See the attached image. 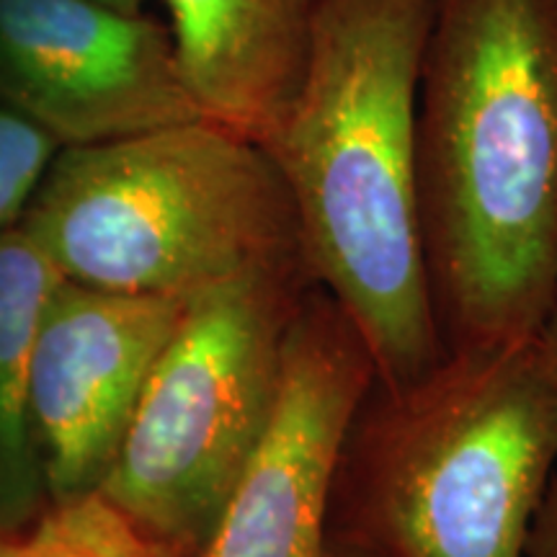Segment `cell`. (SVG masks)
<instances>
[{"mask_svg": "<svg viewBox=\"0 0 557 557\" xmlns=\"http://www.w3.org/2000/svg\"><path fill=\"white\" fill-rule=\"evenodd\" d=\"M416 189L444 348L537 336L557 302V0H434Z\"/></svg>", "mask_w": 557, "mask_h": 557, "instance_id": "1", "label": "cell"}, {"mask_svg": "<svg viewBox=\"0 0 557 557\" xmlns=\"http://www.w3.org/2000/svg\"><path fill=\"white\" fill-rule=\"evenodd\" d=\"M434 0H320L295 99L259 143L282 173L312 282L357 325L380 385L447 354L416 189V107Z\"/></svg>", "mask_w": 557, "mask_h": 557, "instance_id": "2", "label": "cell"}, {"mask_svg": "<svg viewBox=\"0 0 557 557\" xmlns=\"http://www.w3.org/2000/svg\"><path fill=\"white\" fill-rule=\"evenodd\" d=\"M557 465L540 333L451 348L372 389L348 426L331 529L385 557H524Z\"/></svg>", "mask_w": 557, "mask_h": 557, "instance_id": "3", "label": "cell"}, {"mask_svg": "<svg viewBox=\"0 0 557 557\" xmlns=\"http://www.w3.org/2000/svg\"><path fill=\"white\" fill-rule=\"evenodd\" d=\"M18 225L62 278L127 295L189 299L250 269L305 263L274 160L201 116L60 148Z\"/></svg>", "mask_w": 557, "mask_h": 557, "instance_id": "4", "label": "cell"}, {"mask_svg": "<svg viewBox=\"0 0 557 557\" xmlns=\"http://www.w3.org/2000/svg\"><path fill=\"white\" fill-rule=\"evenodd\" d=\"M302 261L250 269L186 299L99 496L173 557L212 540L282 385L312 287Z\"/></svg>", "mask_w": 557, "mask_h": 557, "instance_id": "5", "label": "cell"}, {"mask_svg": "<svg viewBox=\"0 0 557 557\" xmlns=\"http://www.w3.org/2000/svg\"><path fill=\"white\" fill-rule=\"evenodd\" d=\"M374 380L357 325L312 284L292 323L274 413L199 557H323L341 451Z\"/></svg>", "mask_w": 557, "mask_h": 557, "instance_id": "6", "label": "cell"}, {"mask_svg": "<svg viewBox=\"0 0 557 557\" xmlns=\"http://www.w3.org/2000/svg\"><path fill=\"white\" fill-rule=\"evenodd\" d=\"M0 103L60 148L201 116L169 26L101 0H0Z\"/></svg>", "mask_w": 557, "mask_h": 557, "instance_id": "7", "label": "cell"}, {"mask_svg": "<svg viewBox=\"0 0 557 557\" xmlns=\"http://www.w3.org/2000/svg\"><path fill=\"white\" fill-rule=\"evenodd\" d=\"M186 299L127 295L60 278L29 359V426L50 506L99 496L139 395Z\"/></svg>", "mask_w": 557, "mask_h": 557, "instance_id": "8", "label": "cell"}, {"mask_svg": "<svg viewBox=\"0 0 557 557\" xmlns=\"http://www.w3.org/2000/svg\"><path fill=\"white\" fill-rule=\"evenodd\" d=\"M201 120L263 143L295 99L320 0H163Z\"/></svg>", "mask_w": 557, "mask_h": 557, "instance_id": "9", "label": "cell"}, {"mask_svg": "<svg viewBox=\"0 0 557 557\" xmlns=\"http://www.w3.org/2000/svg\"><path fill=\"white\" fill-rule=\"evenodd\" d=\"M60 278L21 225L0 230V532H21L50 508L26 387L41 308Z\"/></svg>", "mask_w": 557, "mask_h": 557, "instance_id": "10", "label": "cell"}, {"mask_svg": "<svg viewBox=\"0 0 557 557\" xmlns=\"http://www.w3.org/2000/svg\"><path fill=\"white\" fill-rule=\"evenodd\" d=\"M0 557H173L101 496L50 506L32 527L0 532Z\"/></svg>", "mask_w": 557, "mask_h": 557, "instance_id": "11", "label": "cell"}, {"mask_svg": "<svg viewBox=\"0 0 557 557\" xmlns=\"http://www.w3.org/2000/svg\"><path fill=\"white\" fill-rule=\"evenodd\" d=\"M60 145L0 103V230L18 225Z\"/></svg>", "mask_w": 557, "mask_h": 557, "instance_id": "12", "label": "cell"}, {"mask_svg": "<svg viewBox=\"0 0 557 557\" xmlns=\"http://www.w3.org/2000/svg\"><path fill=\"white\" fill-rule=\"evenodd\" d=\"M524 557H557V475L549 480L545 498L534 513Z\"/></svg>", "mask_w": 557, "mask_h": 557, "instance_id": "13", "label": "cell"}, {"mask_svg": "<svg viewBox=\"0 0 557 557\" xmlns=\"http://www.w3.org/2000/svg\"><path fill=\"white\" fill-rule=\"evenodd\" d=\"M323 557H385L377 549L361 545V542L346 537L341 532H329V542H325V553Z\"/></svg>", "mask_w": 557, "mask_h": 557, "instance_id": "14", "label": "cell"}, {"mask_svg": "<svg viewBox=\"0 0 557 557\" xmlns=\"http://www.w3.org/2000/svg\"><path fill=\"white\" fill-rule=\"evenodd\" d=\"M540 344H542V351H545L549 372H553V377L557 382V302L553 312H549V318L545 320V325H542Z\"/></svg>", "mask_w": 557, "mask_h": 557, "instance_id": "15", "label": "cell"}, {"mask_svg": "<svg viewBox=\"0 0 557 557\" xmlns=\"http://www.w3.org/2000/svg\"><path fill=\"white\" fill-rule=\"evenodd\" d=\"M101 3L114 5V9L127 13H145V3H148V0H101Z\"/></svg>", "mask_w": 557, "mask_h": 557, "instance_id": "16", "label": "cell"}]
</instances>
